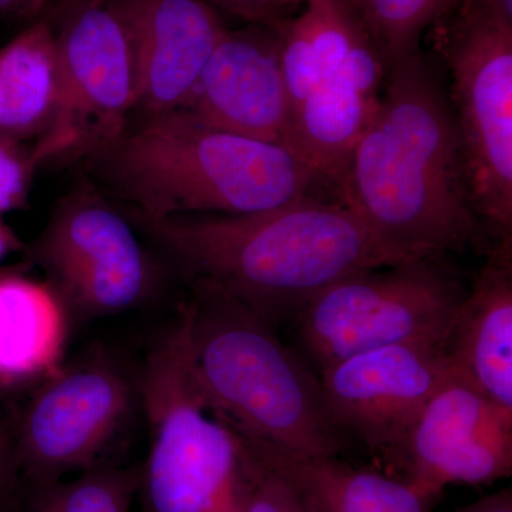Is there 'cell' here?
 <instances>
[{"instance_id": "6da1fadb", "label": "cell", "mask_w": 512, "mask_h": 512, "mask_svg": "<svg viewBox=\"0 0 512 512\" xmlns=\"http://www.w3.org/2000/svg\"><path fill=\"white\" fill-rule=\"evenodd\" d=\"M335 198L417 261L493 242L474 205L443 72L424 47L390 70Z\"/></svg>"}, {"instance_id": "7a4b0ae2", "label": "cell", "mask_w": 512, "mask_h": 512, "mask_svg": "<svg viewBox=\"0 0 512 512\" xmlns=\"http://www.w3.org/2000/svg\"><path fill=\"white\" fill-rule=\"evenodd\" d=\"M124 212L187 281L217 286L269 325L298 316L339 279L417 261L387 244L342 202L323 195L251 214Z\"/></svg>"}, {"instance_id": "3957f363", "label": "cell", "mask_w": 512, "mask_h": 512, "mask_svg": "<svg viewBox=\"0 0 512 512\" xmlns=\"http://www.w3.org/2000/svg\"><path fill=\"white\" fill-rule=\"evenodd\" d=\"M94 185L147 217L251 214L330 192L298 153L218 130L183 110L137 117L87 158Z\"/></svg>"}, {"instance_id": "277c9868", "label": "cell", "mask_w": 512, "mask_h": 512, "mask_svg": "<svg viewBox=\"0 0 512 512\" xmlns=\"http://www.w3.org/2000/svg\"><path fill=\"white\" fill-rule=\"evenodd\" d=\"M188 285L177 325L188 370L208 406L242 440L336 456L345 431L320 380L247 305L207 282Z\"/></svg>"}, {"instance_id": "5b68a950", "label": "cell", "mask_w": 512, "mask_h": 512, "mask_svg": "<svg viewBox=\"0 0 512 512\" xmlns=\"http://www.w3.org/2000/svg\"><path fill=\"white\" fill-rule=\"evenodd\" d=\"M289 109V148L335 192L379 109L390 70L340 0H305L275 22Z\"/></svg>"}, {"instance_id": "8992f818", "label": "cell", "mask_w": 512, "mask_h": 512, "mask_svg": "<svg viewBox=\"0 0 512 512\" xmlns=\"http://www.w3.org/2000/svg\"><path fill=\"white\" fill-rule=\"evenodd\" d=\"M423 42L443 72L474 205L512 235V0H456Z\"/></svg>"}, {"instance_id": "52a82bcc", "label": "cell", "mask_w": 512, "mask_h": 512, "mask_svg": "<svg viewBox=\"0 0 512 512\" xmlns=\"http://www.w3.org/2000/svg\"><path fill=\"white\" fill-rule=\"evenodd\" d=\"M136 384L150 427L140 474L148 512H244L248 448L192 380L177 323L148 353Z\"/></svg>"}, {"instance_id": "ba28073f", "label": "cell", "mask_w": 512, "mask_h": 512, "mask_svg": "<svg viewBox=\"0 0 512 512\" xmlns=\"http://www.w3.org/2000/svg\"><path fill=\"white\" fill-rule=\"evenodd\" d=\"M466 288L440 259L367 269L339 279L299 312L320 372L367 350L447 343Z\"/></svg>"}, {"instance_id": "9c48e42d", "label": "cell", "mask_w": 512, "mask_h": 512, "mask_svg": "<svg viewBox=\"0 0 512 512\" xmlns=\"http://www.w3.org/2000/svg\"><path fill=\"white\" fill-rule=\"evenodd\" d=\"M23 251L46 275L70 320L138 308L157 291L163 274L123 208L93 183L66 195Z\"/></svg>"}, {"instance_id": "30bf717a", "label": "cell", "mask_w": 512, "mask_h": 512, "mask_svg": "<svg viewBox=\"0 0 512 512\" xmlns=\"http://www.w3.org/2000/svg\"><path fill=\"white\" fill-rule=\"evenodd\" d=\"M136 399L137 384L109 353L60 366L40 380L13 429L20 477L40 485L104 464Z\"/></svg>"}, {"instance_id": "8fae6325", "label": "cell", "mask_w": 512, "mask_h": 512, "mask_svg": "<svg viewBox=\"0 0 512 512\" xmlns=\"http://www.w3.org/2000/svg\"><path fill=\"white\" fill-rule=\"evenodd\" d=\"M56 19L59 100L32 146L39 165L99 153L126 130L136 103L130 42L109 3L77 6Z\"/></svg>"}, {"instance_id": "7c38bea8", "label": "cell", "mask_w": 512, "mask_h": 512, "mask_svg": "<svg viewBox=\"0 0 512 512\" xmlns=\"http://www.w3.org/2000/svg\"><path fill=\"white\" fill-rule=\"evenodd\" d=\"M332 416L383 456L400 458L421 410L454 379L447 343L367 350L320 372Z\"/></svg>"}, {"instance_id": "4fadbf2b", "label": "cell", "mask_w": 512, "mask_h": 512, "mask_svg": "<svg viewBox=\"0 0 512 512\" xmlns=\"http://www.w3.org/2000/svg\"><path fill=\"white\" fill-rule=\"evenodd\" d=\"M400 460L424 498L448 484H488L510 476L512 413L454 377L414 421Z\"/></svg>"}, {"instance_id": "5bb4252c", "label": "cell", "mask_w": 512, "mask_h": 512, "mask_svg": "<svg viewBox=\"0 0 512 512\" xmlns=\"http://www.w3.org/2000/svg\"><path fill=\"white\" fill-rule=\"evenodd\" d=\"M180 110L218 130L289 147L278 25L225 30Z\"/></svg>"}, {"instance_id": "9a60e30c", "label": "cell", "mask_w": 512, "mask_h": 512, "mask_svg": "<svg viewBox=\"0 0 512 512\" xmlns=\"http://www.w3.org/2000/svg\"><path fill=\"white\" fill-rule=\"evenodd\" d=\"M130 42L137 117L180 110L227 26L204 0H106Z\"/></svg>"}, {"instance_id": "2e32d148", "label": "cell", "mask_w": 512, "mask_h": 512, "mask_svg": "<svg viewBox=\"0 0 512 512\" xmlns=\"http://www.w3.org/2000/svg\"><path fill=\"white\" fill-rule=\"evenodd\" d=\"M457 379L512 413V235L494 239L447 339Z\"/></svg>"}, {"instance_id": "e0dca14e", "label": "cell", "mask_w": 512, "mask_h": 512, "mask_svg": "<svg viewBox=\"0 0 512 512\" xmlns=\"http://www.w3.org/2000/svg\"><path fill=\"white\" fill-rule=\"evenodd\" d=\"M242 443L284 478L312 512H427V498L407 481L350 467L336 456L295 453L254 441Z\"/></svg>"}, {"instance_id": "ac0fdd59", "label": "cell", "mask_w": 512, "mask_h": 512, "mask_svg": "<svg viewBox=\"0 0 512 512\" xmlns=\"http://www.w3.org/2000/svg\"><path fill=\"white\" fill-rule=\"evenodd\" d=\"M70 316L46 281L0 272V380L46 379L62 365Z\"/></svg>"}, {"instance_id": "d6986e66", "label": "cell", "mask_w": 512, "mask_h": 512, "mask_svg": "<svg viewBox=\"0 0 512 512\" xmlns=\"http://www.w3.org/2000/svg\"><path fill=\"white\" fill-rule=\"evenodd\" d=\"M59 86L55 28L37 19L0 49V137L39 140L55 117Z\"/></svg>"}, {"instance_id": "ffe728a7", "label": "cell", "mask_w": 512, "mask_h": 512, "mask_svg": "<svg viewBox=\"0 0 512 512\" xmlns=\"http://www.w3.org/2000/svg\"><path fill=\"white\" fill-rule=\"evenodd\" d=\"M372 40L387 69L423 47L427 29L456 0H340Z\"/></svg>"}, {"instance_id": "44dd1931", "label": "cell", "mask_w": 512, "mask_h": 512, "mask_svg": "<svg viewBox=\"0 0 512 512\" xmlns=\"http://www.w3.org/2000/svg\"><path fill=\"white\" fill-rule=\"evenodd\" d=\"M26 512H128L140 490V471L101 464L76 480L32 485Z\"/></svg>"}, {"instance_id": "7402d4cb", "label": "cell", "mask_w": 512, "mask_h": 512, "mask_svg": "<svg viewBox=\"0 0 512 512\" xmlns=\"http://www.w3.org/2000/svg\"><path fill=\"white\" fill-rule=\"evenodd\" d=\"M39 167L32 147L0 137V215L25 207Z\"/></svg>"}, {"instance_id": "603a6c76", "label": "cell", "mask_w": 512, "mask_h": 512, "mask_svg": "<svg viewBox=\"0 0 512 512\" xmlns=\"http://www.w3.org/2000/svg\"><path fill=\"white\" fill-rule=\"evenodd\" d=\"M249 456L244 512H312L284 478L262 464L251 451Z\"/></svg>"}, {"instance_id": "cb8c5ba5", "label": "cell", "mask_w": 512, "mask_h": 512, "mask_svg": "<svg viewBox=\"0 0 512 512\" xmlns=\"http://www.w3.org/2000/svg\"><path fill=\"white\" fill-rule=\"evenodd\" d=\"M218 12L238 16L247 23H275L295 15L305 0H204Z\"/></svg>"}, {"instance_id": "d4e9b609", "label": "cell", "mask_w": 512, "mask_h": 512, "mask_svg": "<svg viewBox=\"0 0 512 512\" xmlns=\"http://www.w3.org/2000/svg\"><path fill=\"white\" fill-rule=\"evenodd\" d=\"M19 478L13 429L0 416V512L13 511Z\"/></svg>"}, {"instance_id": "484cf974", "label": "cell", "mask_w": 512, "mask_h": 512, "mask_svg": "<svg viewBox=\"0 0 512 512\" xmlns=\"http://www.w3.org/2000/svg\"><path fill=\"white\" fill-rule=\"evenodd\" d=\"M53 2L55 0H0V18L32 23L42 19Z\"/></svg>"}, {"instance_id": "4316f807", "label": "cell", "mask_w": 512, "mask_h": 512, "mask_svg": "<svg viewBox=\"0 0 512 512\" xmlns=\"http://www.w3.org/2000/svg\"><path fill=\"white\" fill-rule=\"evenodd\" d=\"M25 245L0 215V264L13 252L23 251Z\"/></svg>"}, {"instance_id": "83f0119b", "label": "cell", "mask_w": 512, "mask_h": 512, "mask_svg": "<svg viewBox=\"0 0 512 512\" xmlns=\"http://www.w3.org/2000/svg\"><path fill=\"white\" fill-rule=\"evenodd\" d=\"M466 512H512L511 495L503 493L481 501Z\"/></svg>"}, {"instance_id": "f1b7e54d", "label": "cell", "mask_w": 512, "mask_h": 512, "mask_svg": "<svg viewBox=\"0 0 512 512\" xmlns=\"http://www.w3.org/2000/svg\"><path fill=\"white\" fill-rule=\"evenodd\" d=\"M104 2V0H55L52 5L53 12H55L56 18L57 16L62 15V13L67 12V10L77 8V6L90 5V3H100Z\"/></svg>"}, {"instance_id": "f546056e", "label": "cell", "mask_w": 512, "mask_h": 512, "mask_svg": "<svg viewBox=\"0 0 512 512\" xmlns=\"http://www.w3.org/2000/svg\"><path fill=\"white\" fill-rule=\"evenodd\" d=\"M15 387L16 386H13V384L5 382V380H0V404H2L3 400H5L6 397H8L9 394L13 392Z\"/></svg>"}]
</instances>
